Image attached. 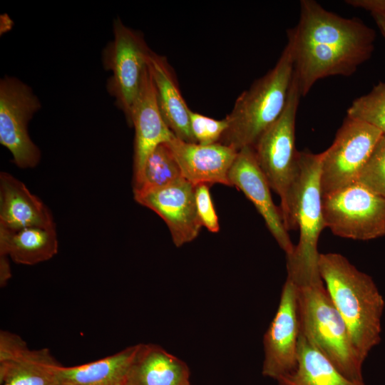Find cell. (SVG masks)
Listing matches in <instances>:
<instances>
[{
    "instance_id": "cell-1",
    "label": "cell",
    "mask_w": 385,
    "mask_h": 385,
    "mask_svg": "<svg viewBox=\"0 0 385 385\" xmlns=\"http://www.w3.org/2000/svg\"><path fill=\"white\" fill-rule=\"evenodd\" d=\"M318 268L356 350L365 360L381 341L382 295L372 278L341 254L319 253Z\"/></svg>"
},
{
    "instance_id": "cell-2",
    "label": "cell",
    "mask_w": 385,
    "mask_h": 385,
    "mask_svg": "<svg viewBox=\"0 0 385 385\" xmlns=\"http://www.w3.org/2000/svg\"><path fill=\"white\" fill-rule=\"evenodd\" d=\"M293 74L292 46L287 41L274 68L237 97L225 117L228 127L219 143L237 151L245 147L254 148L282 113Z\"/></svg>"
},
{
    "instance_id": "cell-3",
    "label": "cell",
    "mask_w": 385,
    "mask_h": 385,
    "mask_svg": "<svg viewBox=\"0 0 385 385\" xmlns=\"http://www.w3.org/2000/svg\"><path fill=\"white\" fill-rule=\"evenodd\" d=\"M296 284L300 334L342 375L353 381H364V360L322 277Z\"/></svg>"
},
{
    "instance_id": "cell-4",
    "label": "cell",
    "mask_w": 385,
    "mask_h": 385,
    "mask_svg": "<svg viewBox=\"0 0 385 385\" xmlns=\"http://www.w3.org/2000/svg\"><path fill=\"white\" fill-rule=\"evenodd\" d=\"M322 154L299 152V175L292 210V229L299 239L292 255L287 257V276L299 283L320 277L317 246L325 224L322 212L320 173Z\"/></svg>"
},
{
    "instance_id": "cell-5",
    "label": "cell",
    "mask_w": 385,
    "mask_h": 385,
    "mask_svg": "<svg viewBox=\"0 0 385 385\" xmlns=\"http://www.w3.org/2000/svg\"><path fill=\"white\" fill-rule=\"evenodd\" d=\"M302 96L294 71L282 113L253 148L257 163L271 189L280 197V210L287 231L292 230V203L299 175V151L295 146V123Z\"/></svg>"
},
{
    "instance_id": "cell-6",
    "label": "cell",
    "mask_w": 385,
    "mask_h": 385,
    "mask_svg": "<svg viewBox=\"0 0 385 385\" xmlns=\"http://www.w3.org/2000/svg\"><path fill=\"white\" fill-rule=\"evenodd\" d=\"M113 39L102 55L105 69L112 73L106 86L130 126L132 111L152 50L141 32L125 26L119 18L113 21Z\"/></svg>"
},
{
    "instance_id": "cell-7",
    "label": "cell",
    "mask_w": 385,
    "mask_h": 385,
    "mask_svg": "<svg viewBox=\"0 0 385 385\" xmlns=\"http://www.w3.org/2000/svg\"><path fill=\"white\" fill-rule=\"evenodd\" d=\"M322 212L325 227L340 237H385V196L358 183L322 197Z\"/></svg>"
},
{
    "instance_id": "cell-8",
    "label": "cell",
    "mask_w": 385,
    "mask_h": 385,
    "mask_svg": "<svg viewBox=\"0 0 385 385\" xmlns=\"http://www.w3.org/2000/svg\"><path fill=\"white\" fill-rule=\"evenodd\" d=\"M383 133L346 115L332 144L322 153V197L356 183Z\"/></svg>"
},
{
    "instance_id": "cell-9",
    "label": "cell",
    "mask_w": 385,
    "mask_h": 385,
    "mask_svg": "<svg viewBox=\"0 0 385 385\" xmlns=\"http://www.w3.org/2000/svg\"><path fill=\"white\" fill-rule=\"evenodd\" d=\"M40 108L38 97L28 85L15 77L1 79L0 143L22 169L36 167L41 159V151L28 133V124Z\"/></svg>"
},
{
    "instance_id": "cell-10",
    "label": "cell",
    "mask_w": 385,
    "mask_h": 385,
    "mask_svg": "<svg viewBox=\"0 0 385 385\" xmlns=\"http://www.w3.org/2000/svg\"><path fill=\"white\" fill-rule=\"evenodd\" d=\"M299 42L322 44L371 56L375 31L360 19L344 18L314 0H302L299 19L287 31Z\"/></svg>"
},
{
    "instance_id": "cell-11",
    "label": "cell",
    "mask_w": 385,
    "mask_h": 385,
    "mask_svg": "<svg viewBox=\"0 0 385 385\" xmlns=\"http://www.w3.org/2000/svg\"><path fill=\"white\" fill-rule=\"evenodd\" d=\"M299 336L297 286L287 276L277 310L264 336L262 374L265 376L277 380L296 369Z\"/></svg>"
},
{
    "instance_id": "cell-12",
    "label": "cell",
    "mask_w": 385,
    "mask_h": 385,
    "mask_svg": "<svg viewBox=\"0 0 385 385\" xmlns=\"http://www.w3.org/2000/svg\"><path fill=\"white\" fill-rule=\"evenodd\" d=\"M195 186L181 178L163 188L133 192L134 200L158 215L166 223L174 245L193 241L202 225L195 206Z\"/></svg>"
},
{
    "instance_id": "cell-13",
    "label": "cell",
    "mask_w": 385,
    "mask_h": 385,
    "mask_svg": "<svg viewBox=\"0 0 385 385\" xmlns=\"http://www.w3.org/2000/svg\"><path fill=\"white\" fill-rule=\"evenodd\" d=\"M231 186L241 190L250 200L286 257L293 254L294 246L286 229L280 207L273 202L270 184L261 170L253 148L237 152L228 175Z\"/></svg>"
},
{
    "instance_id": "cell-14",
    "label": "cell",
    "mask_w": 385,
    "mask_h": 385,
    "mask_svg": "<svg viewBox=\"0 0 385 385\" xmlns=\"http://www.w3.org/2000/svg\"><path fill=\"white\" fill-rule=\"evenodd\" d=\"M58 366L48 349L31 350L19 336L1 331V385H59Z\"/></svg>"
},
{
    "instance_id": "cell-15",
    "label": "cell",
    "mask_w": 385,
    "mask_h": 385,
    "mask_svg": "<svg viewBox=\"0 0 385 385\" xmlns=\"http://www.w3.org/2000/svg\"><path fill=\"white\" fill-rule=\"evenodd\" d=\"M292 46L294 71L302 96L319 80L333 76H349L371 56L333 46L299 42L287 33Z\"/></svg>"
},
{
    "instance_id": "cell-16",
    "label": "cell",
    "mask_w": 385,
    "mask_h": 385,
    "mask_svg": "<svg viewBox=\"0 0 385 385\" xmlns=\"http://www.w3.org/2000/svg\"><path fill=\"white\" fill-rule=\"evenodd\" d=\"M135 130L133 150V190L142 182L146 160L160 144L170 142L174 134L160 112L153 79L148 67L132 111L131 125Z\"/></svg>"
},
{
    "instance_id": "cell-17",
    "label": "cell",
    "mask_w": 385,
    "mask_h": 385,
    "mask_svg": "<svg viewBox=\"0 0 385 385\" xmlns=\"http://www.w3.org/2000/svg\"><path fill=\"white\" fill-rule=\"evenodd\" d=\"M167 143L185 180L195 186L215 183L231 186L228 175L238 151L220 143L202 145L175 137Z\"/></svg>"
},
{
    "instance_id": "cell-18",
    "label": "cell",
    "mask_w": 385,
    "mask_h": 385,
    "mask_svg": "<svg viewBox=\"0 0 385 385\" xmlns=\"http://www.w3.org/2000/svg\"><path fill=\"white\" fill-rule=\"evenodd\" d=\"M148 67L162 117L175 137L197 143L190 128V108L185 101L175 73L166 57L152 51Z\"/></svg>"
},
{
    "instance_id": "cell-19",
    "label": "cell",
    "mask_w": 385,
    "mask_h": 385,
    "mask_svg": "<svg viewBox=\"0 0 385 385\" xmlns=\"http://www.w3.org/2000/svg\"><path fill=\"white\" fill-rule=\"evenodd\" d=\"M0 227L56 228L48 207L24 183L6 172L0 173Z\"/></svg>"
},
{
    "instance_id": "cell-20",
    "label": "cell",
    "mask_w": 385,
    "mask_h": 385,
    "mask_svg": "<svg viewBox=\"0 0 385 385\" xmlns=\"http://www.w3.org/2000/svg\"><path fill=\"white\" fill-rule=\"evenodd\" d=\"M189 369L178 357L152 344H139L127 376L129 385H188Z\"/></svg>"
},
{
    "instance_id": "cell-21",
    "label": "cell",
    "mask_w": 385,
    "mask_h": 385,
    "mask_svg": "<svg viewBox=\"0 0 385 385\" xmlns=\"http://www.w3.org/2000/svg\"><path fill=\"white\" fill-rule=\"evenodd\" d=\"M56 228L0 227V255L17 264L34 265L47 261L58 252Z\"/></svg>"
},
{
    "instance_id": "cell-22",
    "label": "cell",
    "mask_w": 385,
    "mask_h": 385,
    "mask_svg": "<svg viewBox=\"0 0 385 385\" xmlns=\"http://www.w3.org/2000/svg\"><path fill=\"white\" fill-rule=\"evenodd\" d=\"M139 344L96 361L71 367L58 366L57 377L66 385H116L126 381Z\"/></svg>"
},
{
    "instance_id": "cell-23",
    "label": "cell",
    "mask_w": 385,
    "mask_h": 385,
    "mask_svg": "<svg viewBox=\"0 0 385 385\" xmlns=\"http://www.w3.org/2000/svg\"><path fill=\"white\" fill-rule=\"evenodd\" d=\"M298 365L294 371L277 379L278 385H365L342 375L301 334Z\"/></svg>"
},
{
    "instance_id": "cell-24",
    "label": "cell",
    "mask_w": 385,
    "mask_h": 385,
    "mask_svg": "<svg viewBox=\"0 0 385 385\" xmlns=\"http://www.w3.org/2000/svg\"><path fill=\"white\" fill-rule=\"evenodd\" d=\"M181 178L180 167L170 147L167 143H162L148 158L141 184L133 192L163 188Z\"/></svg>"
},
{
    "instance_id": "cell-25",
    "label": "cell",
    "mask_w": 385,
    "mask_h": 385,
    "mask_svg": "<svg viewBox=\"0 0 385 385\" xmlns=\"http://www.w3.org/2000/svg\"><path fill=\"white\" fill-rule=\"evenodd\" d=\"M346 115L385 133V83H379L369 93L354 100Z\"/></svg>"
},
{
    "instance_id": "cell-26",
    "label": "cell",
    "mask_w": 385,
    "mask_h": 385,
    "mask_svg": "<svg viewBox=\"0 0 385 385\" xmlns=\"http://www.w3.org/2000/svg\"><path fill=\"white\" fill-rule=\"evenodd\" d=\"M356 183L385 196V133L375 145Z\"/></svg>"
},
{
    "instance_id": "cell-27",
    "label": "cell",
    "mask_w": 385,
    "mask_h": 385,
    "mask_svg": "<svg viewBox=\"0 0 385 385\" xmlns=\"http://www.w3.org/2000/svg\"><path fill=\"white\" fill-rule=\"evenodd\" d=\"M190 128L197 143L208 145L219 143L228 127L226 118L217 120L190 111Z\"/></svg>"
},
{
    "instance_id": "cell-28",
    "label": "cell",
    "mask_w": 385,
    "mask_h": 385,
    "mask_svg": "<svg viewBox=\"0 0 385 385\" xmlns=\"http://www.w3.org/2000/svg\"><path fill=\"white\" fill-rule=\"evenodd\" d=\"M195 199L197 214L202 227L211 232H218L220 223L216 212L209 185L199 184L195 185Z\"/></svg>"
},
{
    "instance_id": "cell-29",
    "label": "cell",
    "mask_w": 385,
    "mask_h": 385,
    "mask_svg": "<svg viewBox=\"0 0 385 385\" xmlns=\"http://www.w3.org/2000/svg\"><path fill=\"white\" fill-rule=\"evenodd\" d=\"M11 277L8 257L0 255V285L4 287Z\"/></svg>"
},
{
    "instance_id": "cell-30",
    "label": "cell",
    "mask_w": 385,
    "mask_h": 385,
    "mask_svg": "<svg viewBox=\"0 0 385 385\" xmlns=\"http://www.w3.org/2000/svg\"><path fill=\"white\" fill-rule=\"evenodd\" d=\"M385 39V9L370 13Z\"/></svg>"
},
{
    "instance_id": "cell-31",
    "label": "cell",
    "mask_w": 385,
    "mask_h": 385,
    "mask_svg": "<svg viewBox=\"0 0 385 385\" xmlns=\"http://www.w3.org/2000/svg\"><path fill=\"white\" fill-rule=\"evenodd\" d=\"M116 385H129L126 381H123V382H121V383H119Z\"/></svg>"
},
{
    "instance_id": "cell-32",
    "label": "cell",
    "mask_w": 385,
    "mask_h": 385,
    "mask_svg": "<svg viewBox=\"0 0 385 385\" xmlns=\"http://www.w3.org/2000/svg\"><path fill=\"white\" fill-rule=\"evenodd\" d=\"M59 385H66V384H59Z\"/></svg>"
},
{
    "instance_id": "cell-33",
    "label": "cell",
    "mask_w": 385,
    "mask_h": 385,
    "mask_svg": "<svg viewBox=\"0 0 385 385\" xmlns=\"http://www.w3.org/2000/svg\"><path fill=\"white\" fill-rule=\"evenodd\" d=\"M188 385H190V384Z\"/></svg>"
}]
</instances>
